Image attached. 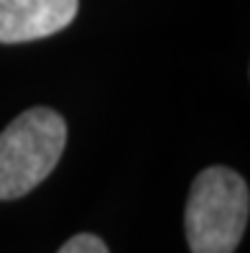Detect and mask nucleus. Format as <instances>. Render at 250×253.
<instances>
[{"mask_svg":"<svg viewBox=\"0 0 250 253\" xmlns=\"http://www.w3.org/2000/svg\"><path fill=\"white\" fill-rule=\"evenodd\" d=\"M56 253H110V251L102 238H97L92 233H79L74 238H69Z\"/></svg>","mask_w":250,"mask_h":253,"instance_id":"4","label":"nucleus"},{"mask_svg":"<svg viewBox=\"0 0 250 253\" xmlns=\"http://www.w3.org/2000/svg\"><path fill=\"white\" fill-rule=\"evenodd\" d=\"M79 0H0V43L54 36L77 18Z\"/></svg>","mask_w":250,"mask_h":253,"instance_id":"3","label":"nucleus"},{"mask_svg":"<svg viewBox=\"0 0 250 253\" xmlns=\"http://www.w3.org/2000/svg\"><path fill=\"white\" fill-rule=\"evenodd\" d=\"M67 123L51 108H31L0 133V200H18L56 169Z\"/></svg>","mask_w":250,"mask_h":253,"instance_id":"2","label":"nucleus"},{"mask_svg":"<svg viewBox=\"0 0 250 253\" xmlns=\"http://www.w3.org/2000/svg\"><path fill=\"white\" fill-rule=\"evenodd\" d=\"M250 192L245 179L227 167L199 171L184 212L192 253H235L248 225Z\"/></svg>","mask_w":250,"mask_h":253,"instance_id":"1","label":"nucleus"}]
</instances>
